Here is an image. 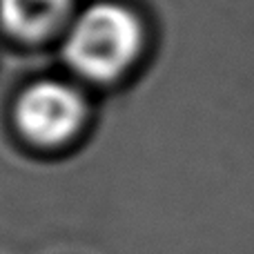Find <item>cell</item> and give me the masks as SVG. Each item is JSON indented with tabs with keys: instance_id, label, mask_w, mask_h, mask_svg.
Here are the masks:
<instances>
[{
	"instance_id": "obj_1",
	"label": "cell",
	"mask_w": 254,
	"mask_h": 254,
	"mask_svg": "<svg viewBox=\"0 0 254 254\" xmlns=\"http://www.w3.org/2000/svg\"><path fill=\"white\" fill-rule=\"evenodd\" d=\"M143 43L140 22L127 7L96 2L71 25L65 58L89 80H112L134 63Z\"/></svg>"
},
{
	"instance_id": "obj_2",
	"label": "cell",
	"mask_w": 254,
	"mask_h": 254,
	"mask_svg": "<svg viewBox=\"0 0 254 254\" xmlns=\"http://www.w3.org/2000/svg\"><path fill=\"white\" fill-rule=\"evenodd\" d=\"M85 103L76 89L56 80L27 87L16 103L18 129L36 145H61L80 129Z\"/></svg>"
},
{
	"instance_id": "obj_3",
	"label": "cell",
	"mask_w": 254,
	"mask_h": 254,
	"mask_svg": "<svg viewBox=\"0 0 254 254\" xmlns=\"http://www.w3.org/2000/svg\"><path fill=\"white\" fill-rule=\"evenodd\" d=\"M69 7L71 0H0V20L18 38L40 40L65 22Z\"/></svg>"
}]
</instances>
